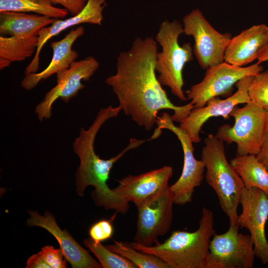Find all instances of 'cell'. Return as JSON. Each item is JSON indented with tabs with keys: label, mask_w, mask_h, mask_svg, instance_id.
<instances>
[{
	"label": "cell",
	"mask_w": 268,
	"mask_h": 268,
	"mask_svg": "<svg viewBox=\"0 0 268 268\" xmlns=\"http://www.w3.org/2000/svg\"><path fill=\"white\" fill-rule=\"evenodd\" d=\"M38 33L26 36H0V69L12 62H21L35 54Z\"/></svg>",
	"instance_id": "21"
},
{
	"label": "cell",
	"mask_w": 268,
	"mask_h": 268,
	"mask_svg": "<svg viewBox=\"0 0 268 268\" xmlns=\"http://www.w3.org/2000/svg\"><path fill=\"white\" fill-rule=\"evenodd\" d=\"M54 4H59L67 9L72 16L79 13L86 5L88 0H50Z\"/></svg>",
	"instance_id": "29"
},
{
	"label": "cell",
	"mask_w": 268,
	"mask_h": 268,
	"mask_svg": "<svg viewBox=\"0 0 268 268\" xmlns=\"http://www.w3.org/2000/svg\"><path fill=\"white\" fill-rule=\"evenodd\" d=\"M268 42V26L253 25L232 37L224 53V61L235 66H245L257 59Z\"/></svg>",
	"instance_id": "19"
},
{
	"label": "cell",
	"mask_w": 268,
	"mask_h": 268,
	"mask_svg": "<svg viewBox=\"0 0 268 268\" xmlns=\"http://www.w3.org/2000/svg\"><path fill=\"white\" fill-rule=\"evenodd\" d=\"M53 4L50 0H0V12L32 13L55 19H63L67 15V9Z\"/></svg>",
	"instance_id": "23"
},
{
	"label": "cell",
	"mask_w": 268,
	"mask_h": 268,
	"mask_svg": "<svg viewBox=\"0 0 268 268\" xmlns=\"http://www.w3.org/2000/svg\"><path fill=\"white\" fill-rule=\"evenodd\" d=\"M248 93L251 102L268 112V70L262 71L254 77Z\"/></svg>",
	"instance_id": "26"
},
{
	"label": "cell",
	"mask_w": 268,
	"mask_h": 268,
	"mask_svg": "<svg viewBox=\"0 0 268 268\" xmlns=\"http://www.w3.org/2000/svg\"><path fill=\"white\" fill-rule=\"evenodd\" d=\"M263 70V66L258 62L247 67H238L224 61L208 67L203 79L186 92V97L191 100L195 108L202 107L212 98L230 95L233 85L242 78L257 75Z\"/></svg>",
	"instance_id": "9"
},
{
	"label": "cell",
	"mask_w": 268,
	"mask_h": 268,
	"mask_svg": "<svg viewBox=\"0 0 268 268\" xmlns=\"http://www.w3.org/2000/svg\"><path fill=\"white\" fill-rule=\"evenodd\" d=\"M257 60L260 64L268 61V42L261 50Z\"/></svg>",
	"instance_id": "32"
},
{
	"label": "cell",
	"mask_w": 268,
	"mask_h": 268,
	"mask_svg": "<svg viewBox=\"0 0 268 268\" xmlns=\"http://www.w3.org/2000/svg\"><path fill=\"white\" fill-rule=\"evenodd\" d=\"M267 118V125L266 134L262 147L259 152L256 155L258 160L260 161L268 170V112Z\"/></svg>",
	"instance_id": "30"
},
{
	"label": "cell",
	"mask_w": 268,
	"mask_h": 268,
	"mask_svg": "<svg viewBox=\"0 0 268 268\" xmlns=\"http://www.w3.org/2000/svg\"><path fill=\"white\" fill-rule=\"evenodd\" d=\"M173 172L171 166H164L137 175H128L112 190L120 199L136 206L168 189Z\"/></svg>",
	"instance_id": "15"
},
{
	"label": "cell",
	"mask_w": 268,
	"mask_h": 268,
	"mask_svg": "<svg viewBox=\"0 0 268 268\" xmlns=\"http://www.w3.org/2000/svg\"><path fill=\"white\" fill-rule=\"evenodd\" d=\"M212 211L203 207L194 232L176 230L163 243L145 246L130 242L134 249L159 258L169 268H206L210 240L216 234Z\"/></svg>",
	"instance_id": "3"
},
{
	"label": "cell",
	"mask_w": 268,
	"mask_h": 268,
	"mask_svg": "<svg viewBox=\"0 0 268 268\" xmlns=\"http://www.w3.org/2000/svg\"><path fill=\"white\" fill-rule=\"evenodd\" d=\"M122 111L120 106L109 105L100 110L87 130L82 128L79 135L73 142V151L78 156L80 164L75 173L76 192L83 196L85 189L94 187L91 197L94 202L106 209H113L125 214L129 209V203L120 199L107 184L114 163L130 150L136 148L147 139L131 138L128 145L116 156L109 159L100 158L95 153L94 141L102 126L108 119L116 117Z\"/></svg>",
	"instance_id": "2"
},
{
	"label": "cell",
	"mask_w": 268,
	"mask_h": 268,
	"mask_svg": "<svg viewBox=\"0 0 268 268\" xmlns=\"http://www.w3.org/2000/svg\"><path fill=\"white\" fill-rule=\"evenodd\" d=\"M169 187L136 206L137 219L134 242L151 246L159 243L158 237L164 236L170 229L175 198Z\"/></svg>",
	"instance_id": "11"
},
{
	"label": "cell",
	"mask_w": 268,
	"mask_h": 268,
	"mask_svg": "<svg viewBox=\"0 0 268 268\" xmlns=\"http://www.w3.org/2000/svg\"><path fill=\"white\" fill-rule=\"evenodd\" d=\"M201 160L206 169L205 180L215 191L229 224H237L238 208L244 184L237 172L227 161L224 142L209 134L205 138Z\"/></svg>",
	"instance_id": "4"
},
{
	"label": "cell",
	"mask_w": 268,
	"mask_h": 268,
	"mask_svg": "<svg viewBox=\"0 0 268 268\" xmlns=\"http://www.w3.org/2000/svg\"><path fill=\"white\" fill-rule=\"evenodd\" d=\"M42 258L50 268H67V262L60 249L46 246L40 251Z\"/></svg>",
	"instance_id": "28"
},
{
	"label": "cell",
	"mask_w": 268,
	"mask_h": 268,
	"mask_svg": "<svg viewBox=\"0 0 268 268\" xmlns=\"http://www.w3.org/2000/svg\"><path fill=\"white\" fill-rule=\"evenodd\" d=\"M157 46L151 37L135 38L129 50L119 53L116 73L105 81L125 114L147 131L156 124L162 109L174 111L172 120L180 123L195 108L192 102L178 106L169 100L155 71Z\"/></svg>",
	"instance_id": "1"
},
{
	"label": "cell",
	"mask_w": 268,
	"mask_h": 268,
	"mask_svg": "<svg viewBox=\"0 0 268 268\" xmlns=\"http://www.w3.org/2000/svg\"><path fill=\"white\" fill-rule=\"evenodd\" d=\"M230 163L241 178L246 188H257L268 196V170L256 155H238Z\"/></svg>",
	"instance_id": "22"
},
{
	"label": "cell",
	"mask_w": 268,
	"mask_h": 268,
	"mask_svg": "<svg viewBox=\"0 0 268 268\" xmlns=\"http://www.w3.org/2000/svg\"><path fill=\"white\" fill-rule=\"evenodd\" d=\"M26 268H49V266L45 263L42 255L39 253L33 255L26 262Z\"/></svg>",
	"instance_id": "31"
},
{
	"label": "cell",
	"mask_w": 268,
	"mask_h": 268,
	"mask_svg": "<svg viewBox=\"0 0 268 268\" xmlns=\"http://www.w3.org/2000/svg\"><path fill=\"white\" fill-rule=\"evenodd\" d=\"M229 115L234 119V125L221 126L216 137L228 144L235 143L236 155H257L265 139L267 111L250 101L242 108L235 106Z\"/></svg>",
	"instance_id": "6"
},
{
	"label": "cell",
	"mask_w": 268,
	"mask_h": 268,
	"mask_svg": "<svg viewBox=\"0 0 268 268\" xmlns=\"http://www.w3.org/2000/svg\"><path fill=\"white\" fill-rule=\"evenodd\" d=\"M99 67V62L89 56L74 62L68 68L57 73V84L46 93L35 108L38 119L42 122L51 118L52 106L58 99L68 103L76 96L85 87L82 81H88Z\"/></svg>",
	"instance_id": "12"
},
{
	"label": "cell",
	"mask_w": 268,
	"mask_h": 268,
	"mask_svg": "<svg viewBox=\"0 0 268 268\" xmlns=\"http://www.w3.org/2000/svg\"><path fill=\"white\" fill-rule=\"evenodd\" d=\"M183 23L184 34L194 38L193 53L201 68L207 69L224 61L231 34L221 33L215 30L199 8L186 14Z\"/></svg>",
	"instance_id": "8"
},
{
	"label": "cell",
	"mask_w": 268,
	"mask_h": 268,
	"mask_svg": "<svg viewBox=\"0 0 268 268\" xmlns=\"http://www.w3.org/2000/svg\"><path fill=\"white\" fill-rule=\"evenodd\" d=\"M114 232L112 221L108 219H101L96 222L89 229L90 238L96 243H100L110 239Z\"/></svg>",
	"instance_id": "27"
},
{
	"label": "cell",
	"mask_w": 268,
	"mask_h": 268,
	"mask_svg": "<svg viewBox=\"0 0 268 268\" xmlns=\"http://www.w3.org/2000/svg\"><path fill=\"white\" fill-rule=\"evenodd\" d=\"M106 5V0H88L85 7L77 14L65 19H56L52 24L41 29L38 34V41L36 53L25 68V75L38 71L40 52L49 40L75 25L82 23L101 25L103 19V10Z\"/></svg>",
	"instance_id": "17"
},
{
	"label": "cell",
	"mask_w": 268,
	"mask_h": 268,
	"mask_svg": "<svg viewBox=\"0 0 268 268\" xmlns=\"http://www.w3.org/2000/svg\"><path fill=\"white\" fill-rule=\"evenodd\" d=\"M242 212L238 215L237 224L250 232L255 256L263 264H268V241L265 225L268 218V196L257 188H244L240 203Z\"/></svg>",
	"instance_id": "13"
},
{
	"label": "cell",
	"mask_w": 268,
	"mask_h": 268,
	"mask_svg": "<svg viewBox=\"0 0 268 268\" xmlns=\"http://www.w3.org/2000/svg\"><path fill=\"white\" fill-rule=\"evenodd\" d=\"M30 217L28 226H38L45 229L58 241L66 260L73 268H101V265L82 247L67 230H62L57 224L54 216L48 211L40 215L35 210L28 211Z\"/></svg>",
	"instance_id": "16"
},
{
	"label": "cell",
	"mask_w": 268,
	"mask_h": 268,
	"mask_svg": "<svg viewBox=\"0 0 268 268\" xmlns=\"http://www.w3.org/2000/svg\"><path fill=\"white\" fill-rule=\"evenodd\" d=\"M56 19L32 13L1 12H0V33L1 35H29L38 33Z\"/></svg>",
	"instance_id": "20"
},
{
	"label": "cell",
	"mask_w": 268,
	"mask_h": 268,
	"mask_svg": "<svg viewBox=\"0 0 268 268\" xmlns=\"http://www.w3.org/2000/svg\"><path fill=\"white\" fill-rule=\"evenodd\" d=\"M173 122L168 113H163L157 117V127L152 136L157 138L162 129H167L172 132L180 141L184 153L183 168L180 178L169 188L174 195V203L184 205L191 202L195 188L201 184L205 166L202 161L195 157L193 142L188 134Z\"/></svg>",
	"instance_id": "7"
},
{
	"label": "cell",
	"mask_w": 268,
	"mask_h": 268,
	"mask_svg": "<svg viewBox=\"0 0 268 268\" xmlns=\"http://www.w3.org/2000/svg\"><path fill=\"white\" fill-rule=\"evenodd\" d=\"M256 75L246 76L236 83L237 91L224 99L215 97L210 99L201 108H194L188 116L180 123L179 127L189 135L193 143H199L201 139L200 132L203 124L210 118L221 116L225 120L229 118L234 108L240 104L251 101L249 87Z\"/></svg>",
	"instance_id": "14"
},
{
	"label": "cell",
	"mask_w": 268,
	"mask_h": 268,
	"mask_svg": "<svg viewBox=\"0 0 268 268\" xmlns=\"http://www.w3.org/2000/svg\"><path fill=\"white\" fill-rule=\"evenodd\" d=\"M83 244L95 256L103 268H136L130 261L111 251L101 242L96 243L89 238L85 239Z\"/></svg>",
	"instance_id": "25"
},
{
	"label": "cell",
	"mask_w": 268,
	"mask_h": 268,
	"mask_svg": "<svg viewBox=\"0 0 268 268\" xmlns=\"http://www.w3.org/2000/svg\"><path fill=\"white\" fill-rule=\"evenodd\" d=\"M240 226L229 224L228 230L211 238L206 268H251L255 252L250 234L239 231Z\"/></svg>",
	"instance_id": "10"
},
{
	"label": "cell",
	"mask_w": 268,
	"mask_h": 268,
	"mask_svg": "<svg viewBox=\"0 0 268 268\" xmlns=\"http://www.w3.org/2000/svg\"><path fill=\"white\" fill-rule=\"evenodd\" d=\"M184 34L183 26L177 20H165L159 26L155 40L161 47L155 62L157 78L162 86L170 89L171 93L182 101H186L183 88V70L185 65L193 59V49L190 43H179Z\"/></svg>",
	"instance_id": "5"
},
{
	"label": "cell",
	"mask_w": 268,
	"mask_h": 268,
	"mask_svg": "<svg viewBox=\"0 0 268 268\" xmlns=\"http://www.w3.org/2000/svg\"><path fill=\"white\" fill-rule=\"evenodd\" d=\"M106 247L111 251L124 257L136 268H169V266L154 255L134 249L130 243L114 241Z\"/></svg>",
	"instance_id": "24"
},
{
	"label": "cell",
	"mask_w": 268,
	"mask_h": 268,
	"mask_svg": "<svg viewBox=\"0 0 268 268\" xmlns=\"http://www.w3.org/2000/svg\"><path fill=\"white\" fill-rule=\"evenodd\" d=\"M84 32V27L79 26L71 30L62 39L51 42L53 56L50 64L40 72L25 75L21 82L22 87L26 90H32L41 81L68 68L78 56L77 52L72 49V46Z\"/></svg>",
	"instance_id": "18"
}]
</instances>
